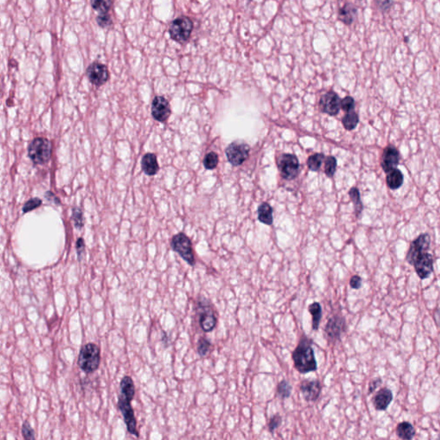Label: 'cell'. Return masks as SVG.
I'll return each instance as SVG.
<instances>
[{"label":"cell","instance_id":"cell-28","mask_svg":"<svg viewBox=\"0 0 440 440\" xmlns=\"http://www.w3.org/2000/svg\"><path fill=\"white\" fill-rule=\"evenodd\" d=\"M292 386L287 380H282L277 386V394L281 399H287L292 395Z\"/></svg>","mask_w":440,"mask_h":440},{"label":"cell","instance_id":"cell-16","mask_svg":"<svg viewBox=\"0 0 440 440\" xmlns=\"http://www.w3.org/2000/svg\"><path fill=\"white\" fill-rule=\"evenodd\" d=\"M400 162V153L395 146H389L384 150L381 166L386 174L397 168Z\"/></svg>","mask_w":440,"mask_h":440},{"label":"cell","instance_id":"cell-33","mask_svg":"<svg viewBox=\"0 0 440 440\" xmlns=\"http://www.w3.org/2000/svg\"><path fill=\"white\" fill-rule=\"evenodd\" d=\"M341 107H342V110H344L346 113L353 111L355 109V101L352 96H346L342 99Z\"/></svg>","mask_w":440,"mask_h":440},{"label":"cell","instance_id":"cell-2","mask_svg":"<svg viewBox=\"0 0 440 440\" xmlns=\"http://www.w3.org/2000/svg\"><path fill=\"white\" fill-rule=\"evenodd\" d=\"M121 395L118 399V408L122 412L128 432L135 437H138L137 421L131 403L135 395V387L132 377L126 376L121 381Z\"/></svg>","mask_w":440,"mask_h":440},{"label":"cell","instance_id":"cell-4","mask_svg":"<svg viewBox=\"0 0 440 440\" xmlns=\"http://www.w3.org/2000/svg\"><path fill=\"white\" fill-rule=\"evenodd\" d=\"M101 361L100 348L95 343L83 346L78 356V366L86 373H92L98 369Z\"/></svg>","mask_w":440,"mask_h":440},{"label":"cell","instance_id":"cell-38","mask_svg":"<svg viewBox=\"0 0 440 440\" xmlns=\"http://www.w3.org/2000/svg\"><path fill=\"white\" fill-rule=\"evenodd\" d=\"M374 2L377 9L384 13L387 12L393 5L392 0H374Z\"/></svg>","mask_w":440,"mask_h":440},{"label":"cell","instance_id":"cell-29","mask_svg":"<svg viewBox=\"0 0 440 440\" xmlns=\"http://www.w3.org/2000/svg\"><path fill=\"white\" fill-rule=\"evenodd\" d=\"M212 343L206 337H201L197 342V353L201 357H206L210 353Z\"/></svg>","mask_w":440,"mask_h":440},{"label":"cell","instance_id":"cell-44","mask_svg":"<svg viewBox=\"0 0 440 440\" xmlns=\"http://www.w3.org/2000/svg\"><path fill=\"white\" fill-rule=\"evenodd\" d=\"M341 1H342V0H341Z\"/></svg>","mask_w":440,"mask_h":440},{"label":"cell","instance_id":"cell-22","mask_svg":"<svg viewBox=\"0 0 440 440\" xmlns=\"http://www.w3.org/2000/svg\"><path fill=\"white\" fill-rule=\"evenodd\" d=\"M396 435L404 440H410L415 436V429L410 422H403L396 427Z\"/></svg>","mask_w":440,"mask_h":440},{"label":"cell","instance_id":"cell-12","mask_svg":"<svg viewBox=\"0 0 440 440\" xmlns=\"http://www.w3.org/2000/svg\"><path fill=\"white\" fill-rule=\"evenodd\" d=\"M87 77L92 85L97 87L104 85L109 80V72L106 66L98 61L93 62L87 68Z\"/></svg>","mask_w":440,"mask_h":440},{"label":"cell","instance_id":"cell-8","mask_svg":"<svg viewBox=\"0 0 440 440\" xmlns=\"http://www.w3.org/2000/svg\"><path fill=\"white\" fill-rule=\"evenodd\" d=\"M171 248L179 254L181 257L190 266L195 264L194 251L190 239L184 233H178L173 236L171 240Z\"/></svg>","mask_w":440,"mask_h":440},{"label":"cell","instance_id":"cell-19","mask_svg":"<svg viewBox=\"0 0 440 440\" xmlns=\"http://www.w3.org/2000/svg\"><path fill=\"white\" fill-rule=\"evenodd\" d=\"M141 166L144 172L148 175H156L157 171L159 170V165L156 161V155L153 153H147L143 156L141 161Z\"/></svg>","mask_w":440,"mask_h":440},{"label":"cell","instance_id":"cell-23","mask_svg":"<svg viewBox=\"0 0 440 440\" xmlns=\"http://www.w3.org/2000/svg\"><path fill=\"white\" fill-rule=\"evenodd\" d=\"M309 311L312 316V328L314 330H318L320 322H321L322 316H323V310L322 306L318 302H315L309 305Z\"/></svg>","mask_w":440,"mask_h":440},{"label":"cell","instance_id":"cell-32","mask_svg":"<svg viewBox=\"0 0 440 440\" xmlns=\"http://www.w3.org/2000/svg\"><path fill=\"white\" fill-rule=\"evenodd\" d=\"M72 218L74 221L75 227L77 229L82 228L84 226V214L82 210L79 207H75L72 212Z\"/></svg>","mask_w":440,"mask_h":440},{"label":"cell","instance_id":"cell-34","mask_svg":"<svg viewBox=\"0 0 440 440\" xmlns=\"http://www.w3.org/2000/svg\"><path fill=\"white\" fill-rule=\"evenodd\" d=\"M96 23L99 26L104 28V29H108L113 25L111 16H109V14L98 15L96 17Z\"/></svg>","mask_w":440,"mask_h":440},{"label":"cell","instance_id":"cell-10","mask_svg":"<svg viewBox=\"0 0 440 440\" xmlns=\"http://www.w3.org/2000/svg\"><path fill=\"white\" fill-rule=\"evenodd\" d=\"M197 311L199 316V326L202 330L206 333L212 331L217 325V318L212 306L208 303L202 301L198 303Z\"/></svg>","mask_w":440,"mask_h":440},{"label":"cell","instance_id":"cell-40","mask_svg":"<svg viewBox=\"0 0 440 440\" xmlns=\"http://www.w3.org/2000/svg\"><path fill=\"white\" fill-rule=\"evenodd\" d=\"M350 287L353 289H359L362 287V278L358 275H353L350 279Z\"/></svg>","mask_w":440,"mask_h":440},{"label":"cell","instance_id":"cell-9","mask_svg":"<svg viewBox=\"0 0 440 440\" xmlns=\"http://www.w3.org/2000/svg\"><path fill=\"white\" fill-rule=\"evenodd\" d=\"M250 147L241 141H234L226 149V156L229 162L233 166L243 165L249 157Z\"/></svg>","mask_w":440,"mask_h":440},{"label":"cell","instance_id":"cell-15","mask_svg":"<svg viewBox=\"0 0 440 440\" xmlns=\"http://www.w3.org/2000/svg\"><path fill=\"white\" fill-rule=\"evenodd\" d=\"M346 330V320L343 316H333L329 319L324 331L327 335L333 341L341 339L342 334Z\"/></svg>","mask_w":440,"mask_h":440},{"label":"cell","instance_id":"cell-26","mask_svg":"<svg viewBox=\"0 0 440 440\" xmlns=\"http://www.w3.org/2000/svg\"><path fill=\"white\" fill-rule=\"evenodd\" d=\"M349 196H350L351 201L353 203L356 217H358L361 216L362 211H363L364 207L362 202H361V194H359L358 188H351L350 191H349Z\"/></svg>","mask_w":440,"mask_h":440},{"label":"cell","instance_id":"cell-39","mask_svg":"<svg viewBox=\"0 0 440 440\" xmlns=\"http://www.w3.org/2000/svg\"><path fill=\"white\" fill-rule=\"evenodd\" d=\"M76 249H77V254L78 260H82L83 255L85 254V240H84V239H77V244H76Z\"/></svg>","mask_w":440,"mask_h":440},{"label":"cell","instance_id":"cell-7","mask_svg":"<svg viewBox=\"0 0 440 440\" xmlns=\"http://www.w3.org/2000/svg\"><path fill=\"white\" fill-rule=\"evenodd\" d=\"M277 167L281 177L287 181L294 180L300 173V164L293 154H281L277 159Z\"/></svg>","mask_w":440,"mask_h":440},{"label":"cell","instance_id":"cell-42","mask_svg":"<svg viewBox=\"0 0 440 440\" xmlns=\"http://www.w3.org/2000/svg\"><path fill=\"white\" fill-rule=\"evenodd\" d=\"M434 319L436 324H437V326L440 329V310H437L435 311Z\"/></svg>","mask_w":440,"mask_h":440},{"label":"cell","instance_id":"cell-18","mask_svg":"<svg viewBox=\"0 0 440 440\" xmlns=\"http://www.w3.org/2000/svg\"><path fill=\"white\" fill-rule=\"evenodd\" d=\"M358 15V10L354 5L352 3L345 4L344 6L339 10L338 18L346 25H351L355 21Z\"/></svg>","mask_w":440,"mask_h":440},{"label":"cell","instance_id":"cell-36","mask_svg":"<svg viewBox=\"0 0 440 440\" xmlns=\"http://www.w3.org/2000/svg\"><path fill=\"white\" fill-rule=\"evenodd\" d=\"M22 433L25 439H35V431L30 427L29 422H25L22 427Z\"/></svg>","mask_w":440,"mask_h":440},{"label":"cell","instance_id":"cell-3","mask_svg":"<svg viewBox=\"0 0 440 440\" xmlns=\"http://www.w3.org/2000/svg\"><path fill=\"white\" fill-rule=\"evenodd\" d=\"M312 344V339L307 336H303L292 353L295 369L300 373H309L317 370V363Z\"/></svg>","mask_w":440,"mask_h":440},{"label":"cell","instance_id":"cell-14","mask_svg":"<svg viewBox=\"0 0 440 440\" xmlns=\"http://www.w3.org/2000/svg\"><path fill=\"white\" fill-rule=\"evenodd\" d=\"M299 389L305 401L316 402L321 394L322 384L319 380H303Z\"/></svg>","mask_w":440,"mask_h":440},{"label":"cell","instance_id":"cell-25","mask_svg":"<svg viewBox=\"0 0 440 440\" xmlns=\"http://www.w3.org/2000/svg\"><path fill=\"white\" fill-rule=\"evenodd\" d=\"M90 5L98 15L109 14L113 6V0H90Z\"/></svg>","mask_w":440,"mask_h":440},{"label":"cell","instance_id":"cell-13","mask_svg":"<svg viewBox=\"0 0 440 440\" xmlns=\"http://www.w3.org/2000/svg\"><path fill=\"white\" fill-rule=\"evenodd\" d=\"M170 114L171 110L167 99L162 96H156L151 104V114L154 119L165 122L170 117Z\"/></svg>","mask_w":440,"mask_h":440},{"label":"cell","instance_id":"cell-31","mask_svg":"<svg viewBox=\"0 0 440 440\" xmlns=\"http://www.w3.org/2000/svg\"><path fill=\"white\" fill-rule=\"evenodd\" d=\"M337 161L334 156H329L325 158V166H324V172L328 177H333L334 173L336 171Z\"/></svg>","mask_w":440,"mask_h":440},{"label":"cell","instance_id":"cell-11","mask_svg":"<svg viewBox=\"0 0 440 440\" xmlns=\"http://www.w3.org/2000/svg\"><path fill=\"white\" fill-rule=\"evenodd\" d=\"M341 103L342 100L337 93L329 91L321 96L319 101V108L323 113L334 116L339 114V110L342 109Z\"/></svg>","mask_w":440,"mask_h":440},{"label":"cell","instance_id":"cell-6","mask_svg":"<svg viewBox=\"0 0 440 440\" xmlns=\"http://www.w3.org/2000/svg\"><path fill=\"white\" fill-rule=\"evenodd\" d=\"M29 158L35 165L48 162L52 154V143L46 138H36L29 144L28 148Z\"/></svg>","mask_w":440,"mask_h":440},{"label":"cell","instance_id":"cell-17","mask_svg":"<svg viewBox=\"0 0 440 440\" xmlns=\"http://www.w3.org/2000/svg\"><path fill=\"white\" fill-rule=\"evenodd\" d=\"M392 391L388 388H383L375 395L372 399V403L376 410L385 411L389 408L390 403H392Z\"/></svg>","mask_w":440,"mask_h":440},{"label":"cell","instance_id":"cell-43","mask_svg":"<svg viewBox=\"0 0 440 440\" xmlns=\"http://www.w3.org/2000/svg\"><path fill=\"white\" fill-rule=\"evenodd\" d=\"M439 438H440V436H439Z\"/></svg>","mask_w":440,"mask_h":440},{"label":"cell","instance_id":"cell-27","mask_svg":"<svg viewBox=\"0 0 440 440\" xmlns=\"http://www.w3.org/2000/svg\"><path fill=\"white\" fill-rule=\"evenodd\" d=\"M325 156L324 153H315L309 156L307 160L308 167L311 171H319L321 169L322 165L325 160Z\"/></svg>","mask_w":440,"mask_h":440},{"label":"cell","instance_id":"cell-1","mask_svg":"<svg viewBox=\"0 0 440 440\" xmlns=\"http://www.w3.org/2000/svg\"><path fill=\"white\" fill-rule=\"evenodd\" d=\"M431 244V237L427 233L419 235L410 244L406 260L414 266L417 275L422 279L429 278L433 272V256L427 252Z\"/></svg>","mask_w":440,"mask_h":440},{"label":"cell","instance_id":"cell-37","mask_svg":"<svg viewBox=\"0 0 440 440\" xmlns=\"http://www.w3.org/2000/svg\"><path fill=\"white\" fill-rule=\"evenodd\" d=\"M281 423H282V418L279 414H274L273 417H271L269 423H268L269 432L273 433L276 429H278Z\"/></svg>","mask_w":440,"mask_h":440},{"label":"cell","instance_id":"cell-24","mask_svg":"<svg viewBox=\"0 0 440 440\" xmlns=\"http://www.w3.org/2000/svg\"><path fill=\"white\" fill-rule=\"evenodd\" d=\"M359 122L358 114H356L354 110L353 111L348 112L345 114L344 117L342 118V125L344 126V128L348 131H352L355 129L357 125Z\"/></svg>","mask_w":440,"mask_h":440},{"label":"cell","instance_id":"cell-41","mask_svg":"<svg viewBox=\"0 0 440 440\" xmlns=\"http://www.w3.org/2000/svg\"><path fill=\"white\" fill-rule=\"evenodd\" d=\"M382 382L381 378H376V379L372 380L369 385V394L373 393L379 385H382Z\"/></svg>","mask_w":440,"mask_h":440},{"label":"cell","instance_id":"cell-5","mask_svg":"<svg viewBox=\"0 0 440 440\" xmlns=\"http://www.w3.org/2000/svg\"><path fill=\"white\" fill-rule=\"evenodd\" d=\"M194 29V23L188 16H182L171 23L169 29L170 38L180 44L188 43Z\"/></svg>","mask_w":440,"mask_h":440},{"label":"cell","instance_id":"cell-21","mask_svg":"<svg viewBox=\"0 0 440 440\" xmlns=\"http://www.w3.org/2000/svg\"><path fill=\"white\" fill-rule=\"evenodd\" d=\"M403 182H404V175L400 170H398L397 168L388 173L387 176H386V183H387L388 187L390 189L396 190L403 186Z\"/></svg>","mask_w":440,"mask_h":440},{"label":"cell","instance_id":"cell-20","mask_svg":"<svg viewBox=\"0 0 440 440\" xmlns=\"http://www.w3.org/2000/svg\"><path fill=\"white\" fill-rule=\"evenodd\" d=\"M258 219L267 226H272L273 223V208L267 202H263L258 207Z\"/></svg>","mask_w":440,"mask_h":440},{"label":"cell","instance_id":"cell-30","mask_svg":"<svg viewBox=\"0 0 440 440\" xmlns=\"http://www.w3.org/2000/svg\"><path fill=\"white\" fill-rule=\"evenodd\" d=\"M218 164V155L214 151H211L205 156L203 165L207 170H214Z\"/></svg>","mask_w":440,"mask_h":440},{"label":"cell","instance_id":"cell-35","mask_svg":"<svg viewBox=\"0 0 440 440\" xmlns=\"http://www.w3.org/2000/svg\"><path fill=\"white\" fill-rule=\"evenodd\" d=\"M42 201H41L39 198H33V199H30L29 201L24 204V207H23V210H24V212H29L33 211V210L36 209L38 207H40L41 205H42Z\"/></svg>","mask_w":440,"mask_h":440}]
</instances>
